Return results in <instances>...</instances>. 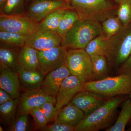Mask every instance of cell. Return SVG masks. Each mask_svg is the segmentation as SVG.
Masks as SVG:
<instances>
[{
	"instance_id": "obj_5",
	"label": "cell",
	"mask_w": 131,
	"mask_h": 131,
	"mask_svg": "<svg viewBox=\"0 0 131 131\" xmlns=\"http://www.w3.org/2000/svg\"><path fill=\"white\" fill-rule=\"evenodd\" d=\"M66 63L71 74L85 83L94 80L91 57L85 49H69Z\"/></svg>"
},
{
	"instance_id": "obj_10",
	"label": "cell",
	"mask_w": 131,
	"mask_h": 131,
	"mask_svg": "<svg viewBox=\"0 0 131 131\" xmlns=\"http://www.w3.org/2000/svg\"><path fill=\"white\" fill-rule=\"evenodd\" d=\"M62 38L57 32L39 28L31 34L26 36V45L38 51L44 50L62 45Z\"/></svg>"
},
{
	"instance_id": "obj_26",
	"label": "cell",
	"mask_w": 131,
	"mask_h": 131,
	"mask_svg": "<svg viewBox=\"0 0 131 131\" xmlns=\"http://www.w3.org/2000/svg\"><path fill=\"white\" fill-rule=\"evenodd\" d=\"M67 9H59L52 12L39 23V28L57 32L61 19Z\"/></svg>"
},
{
	"instance_id": "obj_35",
	"label": "cell",
	"mask_w": 131,
	"mask_h": 131,
	"mask_svg": "<svg viewBox=\"0 0 131 131\" xmlns=\"http://www.w3.org/2000/svg\"><path fill=\"white\" fill-rule=\"evenodd\" d=\"M13 100L11 95L6 91L2 89H0V105Z\"/></svg>"
},
{
	"instance_id": "obj_34",
	"label": "cell",
	"mask_w": 131,
	"mask_h": 131,
	"mask_svg": "<svg viewBox=\"0 0 131 131\" xmlns=\"http://www.w3.org/2000/svg\"><path fill=\"white\" fill-rule=\"evenodd\" d=\"M118 73L119 74H131V54L126 62L119 68Z\"/></svg>"
},
{
	"instance_id": "obj_20",
	"label": "cell",
	"mask_w": 131,
	"mask_h": 131,
	"mask_svg": "<svg viewBox=\"0 0 131 131\" xmlns=\"http://www.w3.org/2000/svg\"><path fill=\"white\" fill-rule=\"evenodd\" d=\"M18 48L1 45L0 64L1 68L12 69L16 70L19 64Z\"/></svg>"
},
{
	"instance_id": "obj_17",
	"label": "cell",
	"mask_w": 131,
	"mask_h": 131,
	"mask_svg": "<svg viewBox=\"0 0 131 131\" xmlns=\"http://www.w3.org/2000/svg\"><path fill=\"white\" fill-rule=\"evenodd\" d=\"M16 71L20 82L26 90L40 88L45 76L39 71L27 70L19 63Z\"/></svg>"
},
{
	"instance_id": "obj_30",
	"label": "cell",
	"mask_w": 131,
	"mask_h": 131,
	"mask_svg": "<svg viewBox=\"0 0 131 131\" xmlns=\"http://www.w3.org/2000/svg\"><path fill=\"white\" fill-rule=\"evenodd\" d=\"M29 114L33 118L36 128L42 130L47 126L49 122L40 107L35 108L32 109Z\"/></svg>"
},
{
	"instance_id": "obj_16",
	"label": "cell",
	"mask_w": 131,
	"mask_h": 131,
	"mask_svg": "<svg viewBox=\"0 0 131 131\" xmlns=\"http://www.w3.org/2000/svg\"><path fill=\"white\" fill-rule=\"evenodd\" d=\"M20 81L14 70L1 68L0 87L11 95L13 99L20 96Z\"/></svg>"
},
{
	"instance_id": "obj_13",
	"label": "cell",
	"mask_w": 131,
	"mask_h": 131,
	"mask_svg": "<svg viewBox=\"0 0 131 131\" xmlns=\"http://www.w3.org/2000/svg\"><path fill=\"white\" fill-rule=\"evenodd\" d=\"M84 49L90 56L97 54L105 56L108 65L113 63L116 55L113 38L107 39L103 33L91 40Z\"/></svg>"
},
{
	"instance_id": "obj_40",
	"label": "cell",
	"mask_w": 131,
	"mask_h": 131,
	"mask_svg": "<svg viewBox=\"0 0 131 131\" xmlns=\"http://www.w3.org/2000/svg\"><path fill=\"white\" fill-rule=\"evenodd\" d=\"M127 131H131V127H129V129H127Z\"/></svg>"
},
{
	"instance_id": "obj_31",
	"label": "cell",
	"mask_w": 131,
	"mask_h": 131,
	"mask_svg": "<svg viewBox=\"0 0 131 131\" xmlns=\"http://www.w3.org/2000/svg\"><path fill=\"white\" fill-rule=\"evenodd\" d=\"M28 114H24L17 117L10 125V130L26 131L28 130Z\"/></svg>"
},
{
	"instance_id": "obj_9",
	"label": "cell",
	"mask_w": 131,
	"mask_h": 131,
	"mask_svg": "<svg viewBox=\"0 0 131 131\" xmlns=\"http://www.w3.org/2000/svg\"><path fill=\"white\" fill-rule=\"evenodd\" d=\"M48 102L56 104V97L50 96L41 88L26 90L19 98L17 117L24 114H29L32 109L40 107Z\"/></svg>"
},
{
	"instance_id": "obj_32",
	"label": "cell",
	"mask_w": 131,
	"mask_h": 131,
	"mask_svg": "<svg viewBox=\"0 0 131 131\" xmlns=\"http://www.w3.org/2000/svg\"><path fill=\"white\" fill-rule=\"evenodd\" d=\"M40 107L43 112L48 122L55 121L60 110L57 108L55 103L50 102L45 103Z\"/></svg>"
},
{
	"instance_id": "obj_21",
	"label": "cell",
	"mask_w": 131,
	"mask_h": 131,
	"mask_svg": "<svg viewBox=\"0 0 131 131\" xmlns=\"http://www.w3.org/2000/svg\"><path fill=\"white\" fill-rule=\"evenodd\" d=\"M131 119V101L126 99L123 102L122 108L114 124L106 129V131H124Z\"/></svg>"
},
{
	"instance_id": "obj_38",
	"label": "cell",
	"mask_w": 131,
	"mask_h": 131,
	"mask_svg": "<svg viewBox=\"0 0 131 131\" xmlns=\"http://www.w3.org/2000/svg\"><path fill=\"white\" fill-rule=\"evenodd\" d=\"M37 1H39V0H26L27 3H30L32 2H33Z\"/></svg>"
},
{
	"instance_id": "obj_1",
	"label": "cell",
	"mask_w": 131,
	"mask_h": 131,
	"mask_svg": "<svg viewBox=\"0 0 131 131\" xmlns=\"http://www.w3.org/2000/svg\"><path fill=\"white\" fill-rule=\"evenodd\" d=\"M124 95L109 98L93 112L85 116L75 127V131H98L112 126L117 108L126 99Z\"/></svg>"
},
{
	"instance_id": "obj_11",
	"label": "cell",
	"mask_w": 131,
	"mask_h": 131,
	"mask_svg": "<svg viewBox=\"0 0 131 131\" xmlns=\"http://www.w3.org/2000/svg\"><path fill=\"white\" fill-rule=\"evenodd\" d=\"M85 82L74 75L65 78L61 84L56 98V106L59 110L68 105L75 95L83 90Z\"/></svg>"
},
{
	"instance_id": "obj_28",
	"label": "cell",
	"mask_w": 131,
	"mask_h": 131,
	"mask_svg": "<svg viewBox=\"0 0 131 131\" xmlns=\"http://www.w3.org/2000/svg\"><path fill=\"white\" fill-rule=\"evenodd\" d=\"M24 7V0H7L0 12L8 15L25 14Z\"/></svg>"
},
{
	"instance_id": "obj_7",
	"label": "cell",
	"mask_w": 131,
	"mask_h": 131,
	"mask_svg": "<svg viewBox=\"0 0 131 131\" xmlns=\"http://www.w3.org/2000/svg\"><path fill=\"white\" fill-rule=\"evenodd\" d=\"M67 49L62 45L44 50H38V70L45 76L52 71L67 65Z\"/></svg>"
},
{
	"instance_id": "obj_27",
	"label": "cell",
	"mask_w": 131,
	"mask_h": 131,
	"mask_svg": "<svg viewBox=\"0 0 131 131\" xmlns=\"http://www.w3.org/2000/svg\"><path fill=\"white\" fill-rule=\"evenodd\" d=\"M102 26L103 34L108 39L117 34L124 27L117 15L106 19L102 22Z\"/></svg>"
},
{
	"instance_id": "obj_2",
	"label": "cell",
	"mask_w": 131,
	"mask_h": 131,
	"mask_svg": "<svg viewBox=\"0 0 131 131\" xmlns=\"http://www.w3.org/2000/svg\"><path fill=\"white\" fill-rule=\"evenodd\" d=\"M102 33L100 22L80 19L67 33L61 45L67 49H85L91 40Z\"/></svg>"
},
{
	"instance_id": "obj_36",
	"label": "cell",
	"mask_w": 131,
	"mask_h": 131,
	"mask_svg": "<svg viewBox=\"0 0 131 131\" xmlns=\"http://www.w3.org/2000/svg\"><path fill=\"white\" fill-rule=\"evenodd\" d=\"M7 0H0V10L2 9Z\"/></svg>"
},
{
	"instance_id": "obj_3",
	"label": "cell",
	"mask_w": 131,
	"mask_h": 131,
	"mask_svg": "<svg viewBox=\"0 0 131 131\" xmlns=\"http://www.w3.org/2000/svg\"><path fill=\"white\" fill-rule=\"evenodd\" d=\"M80 19L102 22L117 13L118 5L112 0H66Z\"/></svg>"
},
{
	"instance_id": "obj_6",
	"label": "cell",
	"mask_w": 131,
	"mask_h": 131,
	"mask_svg": "<svg viewBox=\"0 0 131 131\" xmlns=\"http://www.w3.org/2000/svg\"><path fill=\"white\" fill-rule=\"evenodd\" d=\"M38 26V23L25 14H0V31L17 33L27 36L37 30Z\"/></svg>"
},
{
	"instance_id": "obj_25",
	"label": "cell",
	"mask_w": 131,
	"mask_h": 131,
	"mask_svg": "<svg viewBox=\"0 0 131 131\" xmlns=\"http://www.w3.org/2000/svg\"><path fill=\"white\" fill-rule=\"evenodd\" d=\"M90 57L95 80H101L107 77L108 68L106 57L97 54L91 55Z\"/></svg>"
},
{
	"instance_id": "obj_41",
	"label": "cell",
	"mask_w": 131,
	"mask_h": 131,
	"mask_svg": "<svg viewBox=\"0 0 131 131\" xmlns=\"http://www.w3.org/2000/svg\"><path fill=\"white\" fill-rule=\"evenodd\" d=\"M129 98H130V100L131 101V94L129 95Z\"/></svg>"
},
{
	"instance_id": "obj_42",
	"label": "cell",
	"mask_w": 131,
	"mask_h": 131,
	"mask_svg": "<svg viewBox=\"0 0 131 131\" xmlns=\"http://www.w3.org/2000/svg\"><path fill=\"white\" fill-rule=\"evenodd\" d=\"M129 124H130V125H131V119L130 121V122H129Z\"/></svg>"
},
{
	"instance_id": "obj_33",
	"label": "cell",
	"mask_w": 131,
	"mask_h": 131,
	"mask_svg": "<svg viewBox=\"0 0 131 131\" xmlns=\"http://www.w3.org/2000/svg\"><path fill=\"white\" fill-rule=\"evenodd\" d=\"M42 130L45 131H74L75 128L55 121L54 124L47 126Z\"/></svg>"
},
{
	"instance_id": "obj_4",
	"label": "cell",
	"mask_w": 131,
	"mask_h": 131,
	"mask_svg": "<svg viewBox=\"0 0 131 131\" xmlns=\"http://www.w3.org/2000/svg\"><path fill=\"white\" fill-rule=\"evenodd\" d=\"M83 90L99 94L106 98L131 94V74H120L112 77L86 82Z\"/></svg>"
},
{
	"instance_id": "obj_12",
	"label": "cell",
	"mask_w": 131,
	"mask_h": 131,
	"mask_svg": "<svg viewBox=\"0 0 131 131\" xmlns=\"http://www.w3.org/2000/svg\"><path fill=\"white\" fill-rule=\"evenodd\" d=\"M108 99L99 94L83 90L77 94L70 102L82 110L85 116L103 105Z\"/></svg>"
},
{
	"instance_id": "obj_18",
	"label": "cell",
	"mask_w": 131,
	"mask_h": 131,
	"mask_svg": "<svg viewBox=\"0 0 131 131\" xmlns=\"http://www.w3.org/2000/svg\"><path fill=\"white\" fill-rule=\"evenodd\" d=\"M84 117V112L70 102L61 108L55 121L75 128Z\"/></svg>"
},
{
	"instance_id": "obj_15",
	"label": "cell",
	"mask_w": 131,
	"mask_h": 131,
	"mask_svg": "<svg viewBox=\"0 0 131 131\" xmlns=\"http://www.w3.org/2000/svg\"><path fill=\"white\" fill-rule=\"evenodd\" d=\"M71 75L67 65H63L50 71L46 75L40 88L50 96L56 97L61 84Z\"/></svg>"
},
{
	"instance_id": "obj_23",
	"label": "cell",
	"mask_w": 131,
	"mask_h": 131,
	"mask_svg": "<svg viewBox=\"0 0 131 131\" xmlns=\"http://www.w3.org/2000/svg\"><path fill=\"white\" fill-rule=\"evenodd\" d=\"M1 45L21 49L26 45V36L17 33L0 31Z\"/></svg>"
},
{
	"instance_id": "obj_39",
	"label": "cell",
	"mask_w": 131,
	"mask_h": 131,
	"mask_svg": "<svg viewBox=\"0 0 131 131\" xmlns=\"http://www.w3.org/2000/svg\"><path fill=\"white\" fill-rule=\"evenodd\" d=\"M0 131H3V129L2 127L0 126Z\"/></svg>"
},
{
	"instance_id": "obj_24",
	"label": "cell",
	"mask_w": 131,
	"mask_h": 131,
	"mask_svg": "<svg viewBox=\"0 0 131 131\" xmlns=\"http://www.w3.org/2000/svg\"><path fill=\"white\" fill-rule=\"evenodd\" d=\"M19 101V98L13 99L0 105L1 121L5 125H10L15 120Z\"/></svg>"
},
{
	"instance_id": "obj_37",
	"label": "cell",
	"mask_w": 131,
	"mask_h": 131,
	"mask_svg": "<svg viewBox=\"0 0 131 131\" xmlns=\"http://www.w3.org/2000/svg\"><path fill=\"white\" fill-rule=\"evenodd\" d=\"M114 1L117 4L119 5L122 3L128 1V0H114Z\"/></svg>"
},
{
	"instance_id": "obj_19",
	"label": "cell",
	"mask_w": 131,
	"mask_h": 131,
	"mask_svg": "<svg viewBox=\"0 0 131 131\" xmlns=\"http://www.w3.org/2000/svg\"><path fill=\"white\" fill-rule=\"evenodd\" d=\"M38 50L28 45H26L20 50L19 63L27 70H37L38 64Z\"/></svg>"
},
{
	"instance_id": "obj_29",
	"label": "cell",
	"mask_w": 131,
	"mask_h": 131,
	"mask_svg": "<svg viewBox=\"0 0 131 131\" xmlns=\"http://www.w3.org/2000/svg\"><path fill=\"white\" fill-rule=\"evenodd\" d=\"M116 15L124 27L131 23V0H128L118 5Z\"/></svg>"
},
{
	"instance_id": "obj_22",
	"label": "cell",
	"mask_w": 131,
	"mask_h": 131,
	"mask_svg": "<svg viewBox=\"0 0 131 131\" xmlns=\"http://www.w3.org/2000/svg\"><path fill=\"white\" fill-rule=\"evenodd\" d=\"M79 19V15L74 9H67L66 11L57 31L61 37L62 42L67 33Z\"/></svg>"
},
{
	"instance_id": "obj_14",
	"label": "cell",
	"mask_w": 131,
	"mask_h": 131,
	"mask_svg": "<svg viewBox=\"0 0 131 131\" xmlns=\"http://www.w3.org/2000/svg\"><path fill=\"white\" fill-rule=\"evenodd\" d=\"M117 52L114 63L119 68L124 63L131 54V23L124 27L116 35Z\"/></svg>"
},
{
	"instance_id": "obj_8",
	"label": "cell",
	"mask_w": 131,
	"mask_h": 131,
	"mask_svg": "<svg viewBox=\"0 0 131 131\" xmlns=\"http://www.w3.org/2000/svg\"><path fill=\"white\" fill-rule=\"evenodd\" d=\"M73 9L66 0H39L30 3L25 14L39 23L58 9Z\"/></svg>"
}]
</instances>
